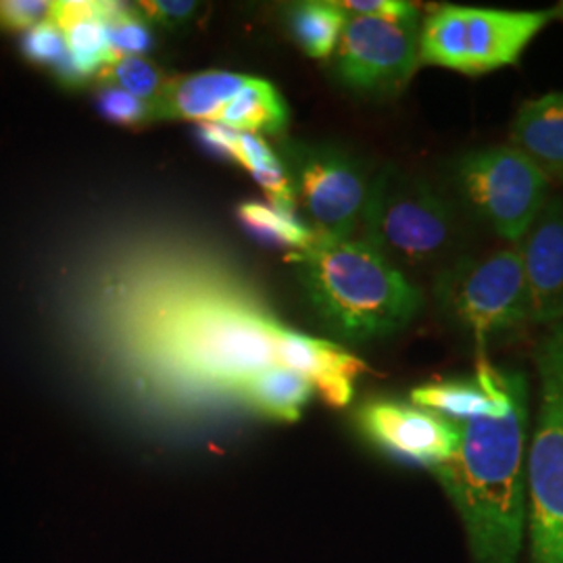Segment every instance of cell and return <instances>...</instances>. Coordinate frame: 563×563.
Instances as JSON below:
<instances>
[{
  "label": "cell",
  "instance_id": "ac0fdd59",
  "mask_svg": "<svg viewBox=\"0 0 563 563\" xmlns=\"http://www.w3.org/2000/svg\"><path fill=\"white\" fill-rule=\"evenodd\" d=\"M211 123L246 134H280L288 125V107L272 81L249 78Z\"/></svg>",
  "mask_w": 563,
  "mask_h": 563
},
{
  "label": "cell",
  "instance_id": "30bf717a",
  "mask_svg": "<svg viewBox=\"0 0 563 563\" xmlns=\"http://www.w3.org/2000/svg\"><path fill=\"white\" fill-rule=\"evenodd\" d=\"M420 18L380 20L349 15L336 46V74L363 97H397L420 65Z\"/></svg>",
  "mask_w": 563,
  "mask_h": 563
},
{
  "label": "cell",
  "instance_id": "d4e9b609",
  "mask_svg": "<svg viewBox=\"0 0 563 563\" xmlns=\"http://www.w3.org/2000/svg\"><path fill=\"white\" fill-rule=\"evenodd\" d=\"M23 55L32 63L57 67L67 55V44L59 25L48 18L27 30L23 38Z\"/></svg>",
  "mask_w": 563,
  "mask_h": 563
},
{
  "label": "cell",
  "instance_id": "4316f807",
  "mask_svg": "<svg viewBox=\"0 0 563 563\" xmlns=\"http://www.w3.org/2000/svg\"><path fill=\"white\" fill-rule=\"evenodd\" d=\"M346 15L380 18V20H413L420 18V9L401 0H344L339 2Z\"/></svg>",
  "mask_w": 563,
  "mask_h": 563
},
{
  "label": "cell",
  "instance_id": "d6986e66",
  "mask_svg": "<svg viewBox=\"0 0 563 563\" xmlns=\"http://www.w3.org/2000/svg\"><path fill=\"white\" fill-rule=\"evenodd\" d=\"M316 388L288 367H269L255 376L244 390V407L278 422H297Z\"/></svg>",
  "mask_w": 563,
  "mask_h": 563
},
{
  "label": "cell",
  "instance_id": "603a6c76",
  "mask_svg": "<svg viewBox=\"0 0 563 563\" xmlns=\"http://www.w3.org/2000/svg\"><path fill=\"white\" fill-rule=\"evenodd\" d=\"M107 38L118 57H142L153 48V34L148 21L139 9H128L113 2L107 20Z\"/></svg>",
  "mask_w": 563,
  "mask_h": 563
},
{
  "label": "cell",
  "instance_id": "277c9868",
  "mask_svg": "<svg viewBox=\"0 0 563 563\" xmlns=\"http://www.w3.org/2000/svg\"><path fill=\"white\" fill-rule=\"evenodd\" d=\"M363 239L399 269L444 267L457 255L462 225L455 207L423 178L386 167L372 178Z\"/></svg>",
  "mask_w": 563,
  "mask_h": 563
},
{
  "label": "cell",
  "instance_id": "ba28073f",
  "mask_svg": "<svg viewBox=\"0 0 563 563\" xmlns=\"http://www.w3.org/2000/svg\"><path fill=\"white\" fill-rule=\"evenodd\" d=\"M453 180L467 209L499 239L516 244L549 199V178L511 144L465 153Z\"/></svg>",
  "mask_w": 563,
  "mask_h": 563
},
{
  "label": "cell",
  "instance_id": "83f0119b",
  "mask_svg": "<svg viewBox=\"0 0 563 563\" xmlns=\"http://www.w3.org/2000/svg\"><path fill=\"white\" fill-rule=\"evenodd\" d=\"M139 11L142 18L148 23H157L167 30H176L180 25H186L197 13L195 2H169V0H144L139 2Z\"/></svg>",
  "mask_w": 563,
  "mask_h": 563
},
{
  "label": "cell",
  "instance_id": "4fadbf2b",
  "mask_svg": "<svg viewBox=\"0 0 563 563\" xmlns=\"http://www.w3.org/2000/svg\"><path fill=\"white\" fill-rule=\"evenodd\" d=\"M523 376L481 362L474 376L422 384L411 390V402L455 423L504 413Z\"/></svg>",
  "mask_w": 563,
  "mask_h": 563
},
{
  "label": "cell",
  "instance_id": "3957f363",
  "mask_svg": "<svg viewBox=\"0 0 563 563\" xmlns=\"http://www.w3.org/2000/svg\"><path fill=\"white\" fill-rule=\"evenodd\" d=\"M290 260L313 313L342 341L393 336L422 309L413 282L365 241L320 236Z\"/></svg>",
  "mask_w": 563,
  "mask_h": 563
},
{
  "label": "cell",
  "instance_id": "7c38bea8",
  "mask_svg": "<svg viewBox=\"0 0 563 563\" xmlns=\"http://www.w3.org/2000/svg\"><path fill=\"white\" fill-rule=\"evenodd\" d=\"M530 292V322L563 318V199H547L530 230L518 242Z\"/></svg>",
  "mask_w": 563,
  "mask_h": 563
},
{
  "label": "cell",
  "instance_id": "f1b7e54d",
  "mask_svg": "<svg viewBox=\"0 0 563 563\" xmlns=\"http://www.w3.org/2000/svg\"><path fill=\"white\" fill-rule=\"evenodd\" d=\"M553 11H555V15H558V18H562L563 20V2H560V4H558V9H553Z\"/></svg>",
  "mask_w": 563,
  "mask_h": 563
},
{
  "label": "cell",
  "instance_id": "52a82bcc",
  "mask_svg": "<svg viewBox=\"0 0 563 563\" xmlns=\"http://www.w3.org/2000/svg\"><path fill=\"white\" fill-rule=\"evenodd\" d=\"M434 301L449 322L478 341L530 322L518 244L484 255H457L437 272Z\"/></svg>",
  "mask_w": 563,
  "mask_h": 563
},
{
  "label": "cell",
  "instance_id": "e0dca14e",
  "mask_svg": "<svg viewBox=\"0 0 563 563\" xmlns=\"http://www.w3.org/2000/svg\"><path fill=\"white\" fill-rule=\"evenodd\" d=\"M509 142L547 178L563 184V92H549L522 102Z\"/></svg>",
  "mask_w": 563,
  "mask_h": 563
},
{
  "label": "cell",
  "instance_id": "ffe728a7",
  "mask_svg": "<svg viewBox=\"0 0 563 563\" xmlns=\"http://www.w3.org/2000/svg\"><path fill=\"white\" fill-rule=\"evenodd\" d=\"M349 15L339 2H299L288 11V27L302 53L311 59H328L341 41Z\"/></svg>",
  "mask_w": 563,
  "mask_h": 563
},
{
  "label": "cell",
  "instance_id": "7402d4cb",
  "mask_svg": "<svg viewBox=\"0 0 563 563\" xmlns=\"http://www.w3.org/2000/svg\"><path fill=\"white\" fill-rule=\"evenodd\" d=\"M102 86H113L142 101H157L167 78L162 69L144 57H120L102 67L97 76Z\"/></svg>",
  "mask_w": 563,
  "mask_h": 563
},
{
  "label": "cell",
  "instance_id": "6da1fadb",
  "mask_svg": "<svg viewBox=\"0 0 563 563\" xmlns=\"http://www.w3.org/2000/svg\"><path fill=\"white\" fill-rule=\"evenodd\" d=\"M123 260L90 290V330L142 390L244 405L249 383L280 365L284 323L239 278L176 255Z\"/></svg>",
  "mask_w": 563,
  "mask_h": 563
},
{
  "label": "cell",
  "instance_id": "2e32d148",
  "mask_svg": "<svg viewBox=\"0 0 563 563\" xmlns=\"http://www.w3.org/2000/svg\"><path fill=\"white\" fill-rule=\"evenodd\" d=\"M249 78L234 71H201L167 78L162 95L153 102L155 120L213 121Z\"/></svg>",
  "mask_w": 563,
  "mask_h": 563
},
{
  "label": "cell",
  "instance_id": "5bb4252c",
  "mask_svg": "<svg viewBox=\"0 0 563 563\" xmlns=\"http://www.w3.org/2000/svg\"><path fill=\"white\" fill-rule=\"evenodd\" d=\"M278 360L313 384L330 407H346L353 401L355 383L367 365L336 342L323 341L284 325L278 342Z\"/></svg>",
  "mask_w": 563,
  "mask_h": 563
},
{
  "label": "cell",
  "instance_id": "484cf974",
  "mask_svg": "<svg viewBox=\"0 0 563 563\" xmlns=\"http://www.w3.org/2000/svg\"><path fill=\"white\" fill-rule=\"evenodd\" d=\"M53 2L42 0H0V27L4 30H32L48 20Z\"/></svg>",
  "mask_w": 563,
  "mask_h": 563
},
{
  "label": "cell",
  "instance_id": "9a60e30c",
  "mask_svg": "<svg viewBox=\"0 0 563 563\" xmlns=\"http://www.w3.org/2000/svg\"><path fill=\"white\" fill-rule=\"evenodd\" d=\"M113 2H53L51 20L65 36L67 55L55 67V74L65 86H81L99 76L102 67L120 59L107 38V20Z\"/></svg>",
  "mask_w": 563,
  "mask_h": 563
},
{
  "label": "cell",
  "instance_id": "9c48e42d",
  "mask_svg": "<svg viewBox=\"0 0 563 563\" xmlns=\"http://www.w3.org/2000/svg\"><path fill=\"white\" fill-rule=\"evenodd\" d=\"M282 165L311 230L323 239H353L372 184L362 162L332 144L290 142L282 146Z\"/></svg>",
  "mask_w": 563,
  "mask_h": 563
},
{
  "label": "cell",
  "instance_id": "7a4b0ae2",
  "mask_svg": "<svg viewBox=\"0 0 563 563\" xmlns=\"http://www.w3.org/2000/svg\"><path fill=\"white\" fill-rule=\"evenodd\" d=\"M528 386L504 413L462 423L455 457L432 474L462 518L472 563H518L528 528Z\"/></svg>",
  "mask_w": 563,
  "mask_h": 563
},
{
  "label": "cell",
  "instance_id": "44dd1931",
  "mask_svg": "<svg viewBox=\"0 0 563 563\" xmlns=\"http://www.w3.org/2000/svg\"><path fill=\"white\" fill-rule=\"evenodd\" d=\"M239 218L265 241L284 244L292 249V253L307 251L320 239V234L311 230L309 223L299 220V213L282 211L272 205L244 202L239 207Z\"/></svg>",
  "mask_w": 563,
  "mask_h": 563
},
{
  "label": "cell",
  "instance_id": "8fae6325",
  "mask_svg": "<svg viewBox=\"0 0 563 563\" xmlns=\"http://www.w3.org/2000/svg\"><path fill=\"white\" fill-rule=\"evenodd\" d=\"M363 437L399 462L430 472L451 462L462 441V423L397 399H372L357 411Z\"/></svg>",
  "mask_w": 563,
  "mask_h": 563
},
{
  "label": "cell",
  "instance_id": "cb8c5ba5",
  "mask_svg": "<svg viewBox=\"0 0 563 563\" xmlns=\"http://www.w3.org/2000/svg\"><path fill=\"white\" fill-rule=\"evenodd\" d=\"M97 104L104 120L118 125H144L148 121H155L151 102L142 101L113 86H102Z\"/></svg>",
  "mask_w": 563,
  "mask_h": 563
},
{
  "label": "cell",
  "instance_id": "5b68a950",
  "mask_svg": "<svg viewBox=\"0 0 563 563\" xmlns=\"http://www.w3.org/2000/svg\"><path fill=\"white\" fill-rule=\"evenodd\" d=\"M539 416L526 453L530 563H563V318L537 344Z\"/></svg>",
  "mask_w": 563,
  "mask_h": 563
},
{
  "label": "cell",
  "instance_id": "8992f818",
  "mask_svg": "<svg viewBox=\"0 0 563 563\" xmlns=\"http://www.w3.org/2000/svg\"><path fill=\"white\" fill-rule=\"evenodd\" d=\"M555 11H509L444 4L420 25V65L486 76L518 63Z\"/></svg>",
  "mask_w": 563,
  "mask_h": 563
}]
</instances>
